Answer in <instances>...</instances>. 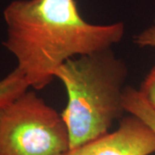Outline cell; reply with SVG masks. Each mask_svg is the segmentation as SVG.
Returning <instances> with one entry per match:
<instances>
[{
	"instance_id": "8",
	"label": "cell",
	"mask_w": 155,
	"mask_h": 155,
	"mask_svg": "<svg viewBox=\"0 0 155 155\" xmlns=\"http://www.w3.org/2000/svg\"><path fill=\"white\" fill-rule=\"evenodd\" d=\"M134 42L139 47L155 48V19L154 22L149 28H146L141 33L135 35Z\"/></svg>"
},
{
	"instance_id": "7",
	"label": "cell",
	"mask_w": 155,
	"mask_h": 155,
	"mask_svg": "<svg viewBox=\"0 0 155 155\" xmlns=\"http://www.w3.org/2000/svg\"><path fill=\"white\" fill-rule=\"evenodd\" d=\"M138 91L145 100L155 110V66L152 67L146 75Z\"/></svg>"
},
{
	"instance_id": "1",
	"label": "cell",
	"mask_w": 155,
	"mask_h": 155,
	"mask_svg": "<svg viewBox=\"0 0 155 155\" xmlns=\"http://www.w3.org/2000/svg\"><path fill=\"white\" fill-rule=\"evenodd\" d=\"M4 18L7 36L3 45L35 90L48 85L67 61L112 48L125 33L123 22H87L75 0H14Z\"/></svg>"
},
{
	"instance_id": "4",
	"label": "cell",
	"mask_w": 155,
	"mask_h": 155,
	"mask_svg": "<svg viewBox=\"0 0 155 155\" xmlns=\"http://www.w3.org/2000/svg\"><path fill=\"white\" fill-rule=\"evenodd\" d=\"M155 153V132L138 117L128 115L117 129L64 155H151Z\"/></svg>"
},
{
	"instance_id": "5",
	"label": "cell",
	"mask_w": 155,
	"mask_h": 155,
	"mask_svg": "<svg viewBox=\"0 0 155 155\" xmlns=\"http://www.w3.org/2000/svg\"><path fill=\"white\" fill-rule=\"evenodd\" d=\"M123 106L126 113L138 117L155 132V110L137 89L126 87L123 94Z\"/></svg>"
},
{
	"instance_id": "6",
	"label": "cell",
	"mask_w": 155,
	"mask_h": 155,
	"mask_svg": "<svg viewBox=\"0 0 155 155\" xmlns=\"http://www.w3.org/2000/svg\"><path fill=\"white\" fill-rule=\"evenodd\" d=\"M29 84L22 72L16 68L0 80V108L23 94Z\"/></svg>"
},
{
	"instance_id": "3",
	"label": "cell",
	"mask_w": 155,
	"mask_h": 155,
	"mask_svg": "<svg viewBox=\"0 0 155 155\" xmlns=\"http://www.w3.org/2000/svg\"><path fill=\"white\" fill-rule=\"evenodd\" d=\"M69 150L61 114L35 91L0 108V155H64Z\"/></svg>"
},
{
	"instance_id": "2",
	"label": "cell",
	"mask_w": 155,
	"mask_h": 155,
	"mask_svg": "<svg viewBox=\"0 0 155 155\" xmlns=\"http://www.w3.org/2000/svg\"><path fill=\"white\" fill-rule=\"evenodd\" d=\"M54 78L67 93L61 116L70 149L110 133L113 123L126 113L123 94L127 67L111 48L68 60L56 70Z\"/></svg>"
}]
</instances>
